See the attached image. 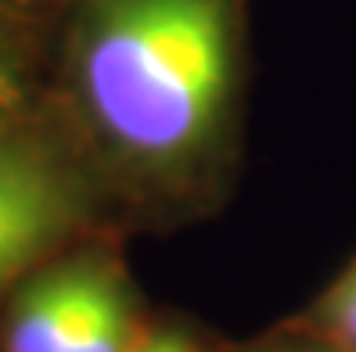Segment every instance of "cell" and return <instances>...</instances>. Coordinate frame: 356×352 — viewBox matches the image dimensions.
Masks as SVG:
<instances>
[{"label":"cell","instance_id":"6da1fadb","mask_svg":"<svg viewBox=\"0 0 356 352\" xmlns=\"http://www.w3.org/2000/svg\"><path fill=\"white\" fill-rule=\"evenodd\" d=\"M245 76L248 0H58L51 101L127 219L227 187Z\"/></svg>","mask_w":356,"mask_h":352},{"label":"cell","instance_id":"7a4b0ae2","mask_svg":"<svg viewBox=\"0 0 356 352\" xmlns=\"http://www.w3.org/2000/svg\"><path fill=\"white\" fill-rule=\"evenodd\" d=\"M127 223L79 137L47 101L0 133V305L40 266Z\"/></svg>","mask_w":356,"mask_h":352},{"label":"cell","instance_id":"3957f363","mask_svg":"<svg viewBox=\"0 0 356 352\" xmlns=\"http://www.w3.org/2000/svg\"><path fill=\"white\" fill-rule=\"evenodd\" d=\"M122 270L115 237L79 244L40 266L0 305V352H65Z\"/></svg>","mask_w":356,"mask_h":352},{"label":"cell","instance_id":"277c9868","mask_svg":"<svg viewBox=\"0 0 356 352\" xmlns=\"http://www.w3.org/2000/svg\"><path fill=\"white\" fill-rule=\"evenodd\" d=\"M54 11L29 0H0V133L51 94Z\"/></svg>","mask_w":356,"mask_h":352},{"label":"cell","instance_id":"5b68a950","mask_svg":"<svg viewBox=\"0 0 356 352\" xmlns=\"http://www.w3.org/2000/svg\"><path fill=\"white\" fill-rule=\"evenodd\" d=\"M144 335H148V324L140 320L137 287L130 274L122 270L94 305L87 324L76 330V338L69 342L65 352H137Z\"/></svg>","mask_w":356,"mask_h":352},{"label":"cell","instance_id":"8992f818","mask_svg":"<svg viewBox=\"0 0 356 352\" xmlns=\"http://www.w3.org/2000/svg\"><path fill=\"white\" fill-rule=\"evenodd\" d=\"M313 327L334 352H356V262L321 295Z\"/></svg>","mask_w":356,"mask_h":352},{"label":"cell","instance_id":"52a82bcc","mask_svg":"<svg viewBox=\"0 0 356 352\" xmlns=\"http://www.w3.org/2000/svg\"><path fill=\"white\" fill-rule=\"evenodd\" d=\"M137 352H205L184 327L165 324V327H148V335L140 338Z\"/></svg>","mask_w":356,"mask_h":352},{"label":"cell","instance_id":"ba28073f","mask_svg":"<svg viewBox=\"0 0 356 352\" xmlns=\"http://www.w3.org/2000/svg\"><path fill=\"white\" fill-rule=\"evenodd\" d=\"M29 4H44V8H58V0H29Z\"/></svg>","mask_w":356,"mask_h":352}]
</instances>
